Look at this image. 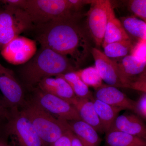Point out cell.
Returning a JSON list of instances; mask_svg holds the SVG:
<instances>
[{
	"label": "cell",
	"mask_w": 146,
	"mask_h": 146,
	"mask_svg": "<svg viewBox=\"0 0 146 146\" xmlns=\"http://www.w3.org/2000/svg\"><path fill=\"white\" fill-rule=\"evenodd\" d=\"M68 127L84 146H100L102 139L97 131L82 120L67 121Z\"/></svg>",
	"instance_id": "17"
},
{
	"label": "cell",
	"mask_w": 146,
	"mask_h": 146,
	"mask_svg": "<svg viewBox=\"0 0 146 146\" xmlns=\"http://www.w3.org/2000/svg\"><path fill=\"white\" fill-rule=\"evenodd\" d=\"M127 6L134 16L146 22V0H131L127 2Z\"/></svg>",
	"instance_id": "25"
},
{
	"label": "cell",
	"mask_w": 146,
	"mask_h": 146,
	"mask_svg": "<svg viewBox=\"0 0 146 146\" xmlns=\"http://www.w3.org/2000/svg\"><path fill=\"white\" fill-rule=\"evenodd\" d=\"M32 91L33 96L30 102L55 117L67 121L81 120L76 108L68 102L37 87Z\"/></svg>",
	"instance_id": "7"
},
{
	"label": "cell",
	"mask_w": 146,
	"mask_h": 146,
	"mask_svg": "<svg viewBox=\"0 0 146 146\" xmlns=\"http://www.w3.org/2000/svg\"><path fill=\"white\" fill-rule=\"evenodd\" d=\"M78 16L53 20L33 26L35 41L41 47L48 48L67 57L78 69L91 52L88 38L78 23Z\"/></svg>",
	"instance_id": "1"
},
{
	"label": "cell",
	"mask_w": 146,
	"mask_h": 146,
	"mask_svg": "<svg viewBox=\"0 0 146 146\" xmlns=\"http://www.w3.org/2000/svg\"><path fill=\"white\" fill-rule=\"evenodd\" d=\"M99 118L104 133L109 131L112 124L119 113L123 110L119 108L113 107L93 98L91 100Z\"/></svg>",
	"instance_id": "19"
},
{
	"label": "cell",
	"mask_w": 146,
	"mask_h": 146,
	"mask_svg": "<svg viewBox=\"0 0 146 146\" xmlns=\"http://www.w3.org/2000/svg\"><path fill=\"white\" fill-rule=\"evenodd\" d=\"M77 69L67 57L41 47L34 56L23 65L19 72L24 85L32 91L44 79L76 72Z\"/></svg>",
	"instance_id": "2"
},
{
	"label": "cell",
	"mask_w": 146,
	"mask_h": 146,
	"mask_svg": "<svg viewBox=\"0 0 146 146\" xmlns=\"http://www.w3.org/2000/svg\"><path fill=\"white\" fill-rule=\"evenodd\" d=\"M72 10L74 13L80 14L81 9L86 5L91 4L92 1L90 0H68Z\"/></svg>",
	"instance_id": "28"
},
{
	"label": "cell",
	"mask_w": 146,
	"mask_h": 146,
	"mask_svg": "<svg viewBox=\"0 0 146 146\" xmlns=\"http://www.w3.org/2000/svg\"><path fill=\"white\" fill-rule=\"evenodd\" d=\"M91 53L102 80L106 84L117 88L134 89L133 84L125 78L119 68L117 61L107 57L100 50L91 48Z\"/></svg>",
	"instance_id": "8"
},
{
	"label": "cell",
	"mask_w": 146,
	"mask_h": 146,
	"mask_svg": "<svg viewBox=\"0 0 146 146\" xmlns=\"http://www.w3.org/2000/svg\"><path fill=\"white\" fill-rule=\"evenodd\" d=\"M68 133L70 137L71 146H84L80 140L68 127Z\"/></svg>",
	"instance_id": "30"
},
{
	"label": "cell",
	"mask_w": 146,
	"mask_h": 146,
	"mask_svg": "<svg viewBox=\"0 0 146 146\" xmlns=\"http://www.w3.org/2000/svg\"><path fill=\"white\" fill-rule=\"evenodd\" d=\"M119 20L131 40H136V43L146 40L145 22L134 16L121 17Z\"/></svg>",
	"instance_id": "20"
},
{
	"label": "cell",
	"mask_w": 146,
	"mask_h": 146,
	"mask_svg": "<svg viewBox=\"0 0 146 146\" xmlns=\"http://www.w3.org/2000/svg\"><path fill=\"white\" fill-rule=\"evenodd\" d=\"M50 146H71L70 137L68 134V130L65 134L51 144Z\"/></svg>",
	"instance_id": "29"
},
{
	"label": "cell",
	"mask_w": 146,
	"mask_h": 146,
	"mask_svg": "<svg viewBox=\"0 0 146 146\" xmlns=\"http://www.w3.org/2000/svg\"><path fill=\"white\" fill-rule=\"evenodd\" d=\"M75 72L84 83L89 87H92L96 90L103 84L101 77L95 66L88 67Z\"/></svg>",
	"instance_id": "24"
},
{
	"label": "cell",
	"mask_w": 146,
	"mask_h": 146,
	"mask_svg": "<svg viewBox=\"0 0 146 146\" xmlns=\"http://www.w3.org/2000/svg\"><path fill=\"white\" fill-rule=\"evenodd\" d=\"M94 98L122 110L133 111L136 103L117 87L103 84L95 90Z\"/></svg>",
	"instance_id": "13"
},
{
	"label": "cell",
	"mask_w": 146,
	"mask_h": 146,
	"mask_svg": "<svg viewBox=\"0 0 146 146\" xmlns=\"http://www.w3.org/2000/svg\"><path fill=\"white\" fill-rule=\"evenodd\" d=\"M33 27L30 17L23 9L4 5L0 9V52L12 39Z\"/></svg>",
	"instance_id": "6"
},
{
	"label": "cell",
	"mask_w": 146,
	"mask_h": 146,
	"mask_svg": "<svg viewBox=\"0 0 146 146\" xmlns=\"http://www.w3.org/2000/svg\"><path fill=\"white\" fill-rule=\"evenodd\" d=\"M133 46L131 40L110 43L104 47V53L109 58L124 57L131 55Z\"/></svg>",
	"instance_id": "23"
},
{
	"label": "cell",
	"mask_w": 146,
	"mask_h": 146,
	"mask_svg": "<svg viewBox=\"0 0 146 146\" xmlns=\"http://www.w3.org/2000/svg\"><path fill=\"white\" fill-rule=\"evenodd\" d=\"M133 112L143 120L146 119V94L143 93L138 100L136 101Z\"/></svg>",
	"instance_id": "26"
},
{
	"label": "cell",
	"mask_w": 146,
	"mask_h": 146,
	"mask_svg": "<svg viewBox=\"0 0 146 146\" xmlns=\"http://www.w3.org/2000/svg\"><path fill=\"white\" fill-rule=\"evenodd\" d=\"M57 76L62 78L68 82L76 96L90 100L94 98L89 87L84 83L75 72L66 73Z\"/></svg>",
	"instance_id": "22"
},
{
	"label": "cell",
	"mask_w": 146,
	"mask_h": 146,
	"mask_svg": "<svg viewBox=\"0 0 146 146\" xmlns=\"http://www.w3.org/2000/svg\"><path fill=\"white\" fill-rule=\"evenodd\" d=\"M70 104L76 108L82 121L94 127L97 132L104 133L94 104L91 100L76 97Z\"/></svg>",
	"instance_id": "16"
},
{
	"label": "cell",
	"mask_w": 146,
	"mask_h": 146,
	"mask_svg": "<svg viewBox=\"0 0 146 146\" xmlns=\"http://www.w3.org/2000/svg\"><path fill=\"white\" fill-rule=\"evenodd\" d=\"M112 4L108 0H93L86 13L87 28L98 46H102L108 20L109 9Z\"/></svg>",
	"instance_id": "9"
},
{
	"label": "cell",
	"mask_w": 146,
	"mask_h": 146,
	"mask_svg": "<svg viewBox=\"0 0 146 146\" xmlns=\"http://www.w3.org/2000/svg\"><path fill=\"white\" fill-rule=\"evenodd\" d=\"M22 9L28 14L33 26L80 16L73 11L68 0H25Z\"/></svg>",
	"instance_id": "4"
},
{
	"label": "cell",
	"mask_w": 146,
	"mask_h": 146,
	"mask_svg": "<svg viewBox=\"0 0 146 146\" xmlns=\"http://www.w3.org/2000/svg\"><path fill=\"white\" fill-rule=\"evenodd\" d=\"M130 40L119 19L115 16L112 6L109 9L108 20L102 46L116 42Z\"/></svg>",
	"instance_id": "18"
},
{
	"label": "cell",
	"mask_w": 146,
	"mask_h": 146,
	"mask_svg": "<svg viewBox=\"0 0 146 146\" xmlns=\"http://www.w3.org/2000/svg\"><path fill=\"white\" fill-rule=\"evenodd\" d=\"M7 118L5 130L9 140V146H48L19 108L11 109Z\"/></svg>",
	"instance_id": "5"
},
{
	"label": "cell",
	"mask_w": 146,
	"mask_h": 146,
	"mask_svg": "<svg viewBox=\"0 0 146 146\" xmlns=\"http://www.w3.org/2000/svg\"><path fill=\"white\" fill-rule=\"evenodd\" d=\"M8 112H7L5 108L0 102V117H7Z\"/></svg>",
	"instance_id": "31"
},
{
	"label": "cell",
	"mask_w": 146,
	"mask_h": 146,
	"mask_svg": "<svg viewBox=\"0 0 146 146\" xmlns=\"http://www.w3.org/2000/svg\"><path fill=\"white\" fill-rule=\"evenodd\" d=\"M117 62L123 76L134 85V90L146 93V61L129 55Z\"/></svg>",
	"instance_id": "12"
},
{
	"label": "cell",
	"mask_w": 146,
	"mask_h": 146,
	"mask_svg": "<svg viewBox=\"0 0 146 146\" xmlns=\"http://www.w3.org/2000/svg\"><path fill=\"white\" fill-rule=\"evenodd\" d=\"M105 140L108 146H146L144 139L119 131H109Z\"/></svg>",
	"instance_id": "21"
},
{
	"label": "cell",
	"mask_w": 146,
	"mask_h": 146,
	"mask_svg": "<svg viewBox=\"0 0 146 146\" xmlns=\"http://www.w3.org/2000/svg\"><path fill=\"white\" fill-rule=\"evenodd\" d=\"M37 87L42 91L58 97L69 103L76 97L70 84L60 77L44 79L39 82Z\"/></svg>",
	"instance_id": "15"
},
{
	"label": "cell",
	"mask_w": 146,
	"mask_h": 146,
	"mask_svg": "<svg viewBox=\"0 0 146 146\" xmlns=\"http://www.w3.org/2000/svg\"><path fill=\"white\" fill-rule=\"evenodd\" d=\"M146 40L136 43L133 46L131 55L141 61H146Z\"/></svg>",
	"instance_id": "27"
},
{
	"label": "cell",
	"mask_w": 146,
	"mask_h": 146,
	"mask_svg": "<svg viewBox=\"0 0 146 146\" xmlns=\"http://www.w3.org/2000/svg\"><path fill=\"white\" fill-rule=\"evenodd\" d=\"M21 110L48 145L60 138L68 130L66 121L55 117L31 102H27Z\"/></svg>",
	"instance_id": "3"
},
{
	"label": "cell",
	"mask_w": 146,
	"mask_h": 146,
	"mask_svg": "<svg viewBox=\"0 0 146 146\" xmlns=\"http://www.w3.org/2000/svg\"><path fill=\"white\" fill-rule=\"evenodd\" d=\"M0 146H10L7 142L0 139Z\"/></svg>",
	"instance_id": "32"
},
{
	"label": "cell",
	"mask_w": 146,
	"mask_h": 146,
	"mask_svg": "<svg viewBox=\"0 0 146 146\" xmlns=\"http://www.w3.org/2000/svg\"><path fill=\"white\" fill-rule=\"evenodd\" d=\"M0 91L11 109L23 107L26 103L23 86L14 73L0 63Z\"/></svg>",
	"instance_id": "11"
},
{
	"label": "cell",
	"mask_w": 146,
	"mask_h": 146,
	"mask_svg": "<svg viewBox=\"0 0 146 146\" xmlns=\"http://www.w3.org/2000/svg\"><path fill=\"white\" fill-rule=\"evenodd\" d=\"M110 130L119 131L146 140L145 125L143 120L135 114L118 115Z\"/></svg>",
	"instance_id": "14"
},
{
	"label": "cell",
	"mask_w": 146,
	"mask_h": 146,
	"mask_svg": "<svg viewBox=\"0 0 146 146\" xmlns=\"http://www.w3.org/2000/svg\"><path fill=\"white\" fill-rule=\"evenodd\" d=\"M37 51L35 40L19 35L6 45L0 53L8 63L20 65L28 62Z\"/></svg>",
	"instance_id": "10"
}]
</instances>
